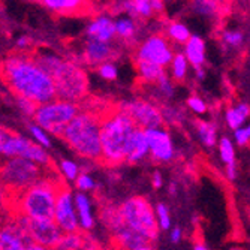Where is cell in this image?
Returning <instances> with one entry per match:
<instances>
[{
	"mask_svg": "<svg viewBox=\"0 0 250 250\" xmlns=\"http://www.w3.org/2000/svg\"><path fill=\"white\" fill-rule=\"evenodd\" d=\"M0 78L15 98L29 99L36 105L56 99L53 78L26 53L11 54L0 62Z\"/></svg>",
	"mask_w": 250,
	"mask_h": 250,
	"instance_id": "1",
	"label": "cell"
},
{
	"mask_svg": "<svg viewBox=\"0 0 250 250\" xmlns=\"http://www.w3.org/2000/svg\"><path fill=\"white\" fill-rule=\"evenodd\" d=\"M33 59L53 78L57 99L78 104L87 96L88 77L81 64L66 60L50 50L36 51Z\"/></svg>",
	"mask_w": 250,
	"mask_h": 250,
	"instance_id": "2",
	"label": "cell"
},
{
	"mask_svg": "<svg viewBox=\"0 0 250 250\" xmlns=\"http://www.w3.org/2000/svg\"><path fill=\"white\" fill-rule=\"evenodd\" d=\"M63 183L54 172L47 174L36 185L12 196L11 214H18L30 220H53L56 198Z\"/></svg>",
	"mask_w": 250,
	"mask_h": 250,
	"instance_id": "3",
	"label": "cell"
},
{
	"mask_svg": "<svg viewBox=\"0 0 250 250\" xmlns=\"http://www.w3.org/2000/svg\"><path fill=\"white\" fill-rule=\"evenodd\" d=\"M133 122L127 114L117 108L101 117V162L108 167H117L125 162L126 147L132 132Z\"/></svg>",
	"mask_w": 250,
	"mask_h": 250,
	"instance_id": "4",
	"label": "cell"
},
{
	"mask_svg": "<svg viewBox=\"0 0 250 250\" xmlns=\"http://www.w3.org/2000/svg\"><path fill=\"white\" fill-rule=\"evenodd\" d=\"M60 138L85 161H101V116L93 111H81L67 123Z\"/></svg>",
	"mask_w": 250,
	"mask_h": 250,
	"instance_id": "5",
	"label": "cell"
},
{
	"mask_svg": "<svg viewBox=\"0 0 250 250\" xmlns=\"http://www.w3.org/2000/svg\"><path fill=\"white\" fill-rule=\"evenodd\" d=\"M122 223L133 232L140 234L148 243H153L159 235V228L154 217V208L144 196H130L119 206Z\"/></svg>",
	"mask_w": 250,
	"mask_h": 250,
	"instance_id": "6",
	"label": "cell"
},
{
	"mask_svg": "<svg viewBox=\"0 0 250 250\" xmlns=\"http://www.w3.org/2000/svg\"><path fill=\"white\" fill-rule=\"evenodd\" d=\"M47 174L50 172L22 157L0 159V180L11 196H15L36 185Z\"/></svg>",
	"mask_w": 250,
	"mask_h": 250,
	"instance_id": "7",
	"label": "cell"
},
{
	"mask_svg": "<svg viewBox=\"0 0 250 250\" xmlns=\"http://www.w3.org/2000/svg\"><path fill=\"white\" fill-rule=\"evenodd\" d=\"M80 112V105L66 102L62 99H53L47 104L36 106L33 114V123L42 127L50 136L54 135L60 138L62 132L77 114Z\"/></svg>",
	"mask_w": 250,
	"mask_h": 250,
	"instance_id": "8",
	"label": "cell"
},
{
	"mask_svg": "<svg viewBox=\"0 0 250 250\" xmlns=\"http://www.w3.org/2000/svg\"><path fill=\"white\" fill-rule=\"evenodd\" d=\"M8 157H22L26 161H30L36 164L38 167L43 168L45 171L53 172V159L48 153V150L42 148L35 141H32L27 136H22L20 133L11 132L6 138L3 148H2V159Z\"/></svg>",
	"mask_w": 250,
	"mask_h": 250,
	"instance_id": "9",
	"label": "cell"
},
{
	"mask_svg": "<svg viewBox=\"0 0 250 250\" xmlns=\"http://www.w3.org/2000/svg\"><path fill=\"white\" fill-rule=\"evenodd\" d=\"M174 53L175 51L172 43L164 36V33H153L140 42L138 48H136L135 60L150 62L167 69L172 60Z\"/></svg>",
	"mask_w": 250,
	"mask_h": 250,
	"instance_id": "10",
	"label": "cell"
},
{
	"mask_svg": "<svg viewBox=\"0 0 250 250\" xmlns=\"http://www.w3.org/2000/svg\"><path fill=\"white\" fill-rule=\"evenodd\" d=\"M119 108L125 114H127V117L133 122L136 127H140L143 130L164 126V117L161 108L150 101L133 99L129 102H123Z\"/></svg>",
	"mask_w": 250,
	"mask_h": 250,
	"instance_id": "11",
	"label": "cell"
},
{
	"mask_svg": "<svg viewBox=\"0 0 250 250\" xmlns=\"http://www.w3.org/2000/svg\"><path fill=\"white\" fill-rule=\"evenodd\" d=\"M53 220L63 234L80 231L75 202H74V190L64 183L60 185L57 192Z\"/></svg>",
	"mask_w": 250,
	"mask_h": 250,
	"instance_id": "12",
	"label": "cell"
},
{
	"mask_svg": "<svg viewBox=\"0 0 250 250\" xmlns=\"http://www.w3.org/2000/svg\"><path fill=\"white\" fill-rule=\"evenodd\" d=\"M14 217L29 234L33 244H39L47 249H54L59 240L62 238L63 232L59 229L54 220H30L18 214H14Z\"/></svg>",
	"mask_w": 250,
	"mask_h": 250,
	"instance_id": "13",
	"label": "cell"
},
{
	"mask_svg": "<svg viewBox=\"0 0 250 250\" xmlns=\"http://www.w3.org/2000/svg\"><path fill=\"white\" fill-rule=\"evenodd\" d=\"M32 238L12 217L0 219V250H30Z\"/></svg>",
	"mask_w": 250,
	"mask_h": 250,
	"instance_id": "14",
	"label": "cell"
},
{
	"mask_svg": "<svg viewBox=\"0 0 250 250\" xmlns=\"http://www.w3.org/2000/svg\"><path fill=\"white\" fill-rule=\"evenodd\" d=\"M146 136L148 144V156L154 162L168 164L172 161L175 150H174L171 133L167 127L161 126L156 129H148L146 130Z\"/></svg>",
	"mask_w": 250,
	"mask_h": 250,
	"instance_id": "15",
	"label": "cell"
},
{
	"mask_svg": "<svg viewBox=\"0 0 250 250\" xmlns=\"http://www.w3.org/2000/svg\"><path fill=\"white\" fill-rule=\"evenodd\" d=\"M119 56V50L114 42H102L85 38L83 43V62L88 66H99L105 62H114Z\"/></svg>",
	"mask_w": 250,
	"mask_h": 250,
	"instance_id": "16",
	"label": "cell"
},
{
	"mask_svg": "<svg viewBox=\"0 0 250 250\" xmlns=\"http://www.w3.org/2000/svg\"><path fill=\"white\" fill-rule=\"evenodd\" d=\"M85 38L96 39L102 42H114V18L109 14H98L88 21L85 27Z\"/></svg>",
	"mask_w": 250,
	"mask_h": 250,
	"instance_id": "17",
	"label": "cell"
},
{
	"mask_svg": "<svg viewBox=\"0 0 250 250\" xmlns=\"http://www.w3.org/2000/svg\"><path fill=\"white\" fill-rule=\"evenodd\" d=\"M74 202H75V211L78 219V226L81 232H88L95 228V211H93V202L88 193L77 192L74 193Z\"/></svg>",
	"mask_w": 250,
	"mask_h": 250,
	"instance_id": "18",
	"label": "cell"
},
{
	"mask_svg": "<svg viewBox=\"0 0 250 250\" xmlns=\"http://www.w3.org/2000/svg\"><path fill=\"white\" fill-rule=\"evenodd\" d=\"M39 2L50 12L62 17L81 15L92 5L88 0H39Z\"/></svg>",
	"mask_w": 250,
	"mask_h": 250,
	"instance_id": "19",
	"label": "cell"
},
{
	"mask_svg": "<svg viewBox=\"0 0 250 250\" xmlns=\"http://www.w3.org/2000/svg\"><path fill=\"white\" fill-rule=\"evenodd\" d=\"M146 157H148V144H147V136L146 130L135 127L132 132L127 147H126V159L125 162L127 164H140Z\"/></svg>",
	"mask_w": 250,
	"mask_h": 250,
	"instance_id": "20",
	"label": "cell"
},
{
	"mask_svg": "<svg viewBox=\"0 0 250 250\" xmlns=\"http://www.w3.org/2000/svg\"><path fill=\"white\" fill-rule=\"evenodd\" d=\"M185 47V57L189 62L190 66L193 67H204L207 60V45L201 36L198 35H190L188 42L183 45Z\"/></svg>",
	"mask_w": 250,
	"mask_h": 250,
	"instance_id": "21",
	"label": "cell"
},
{
	"mask_svg": "<svg viewBox=\"0 0 250 250\" xmlns=\"http://www.w3.org/2000/svg\"><path fill=\"white\" fill-rule=\"evenodd\" d=\"M114 32L116 39L126 43H133L140 35V21L129 15H117L114 18Z\"/></svg>",
	"mask_w": 250,
	"mask_h": 250,
	"instance_id": "22",
	"label": "cell"
},
{
	"mask_svg": "<svg viewBox=\"0 0 250 250\" xmlns=\"http://www.w3.org/2000/svg\"><path fill=\"white\" fill-rule=\"evenodd\" d=\"M112 243H114L116 250H136L138 247L147 244L148 241L143 238L140 234L126 228V226H120L116 232H112Z\"/></svg>",
	"mask_w": 250,
	"mask_h": 250,
	"instance_id": "23",
	"label": "cell"
},
{
	"mask_svg": "<svg viewBox=\"0 0 250 250\" xmlns=\"http://www.w3.org/2000/svg\"><path fill=\"white\" fill-rule=\"evenodd\" d=\"M135 67L136 74L144 84H156L162 77L167 75V69L144 60H135Z\"/></svg>",
	"mask_w": 250,
	"mask_h": 250,
	"instance_id": "24",
	"label": "cell"
},
{
	"mask_svg": "<svg viewBox=\"0 0 250 250\" xmlns=\"http://www.w3.org/2000/svg\"><path fill=\"white\" fill-rule=\"evenodd\" d=\"M190 30L189 27L185 24V22L177 21V20H171L164 26V36L171 42V43H177V45H185L188 42V39L190 38Z\"/></svg>",
	"mask_w": 250,
	"mask_h": 250,
	"instance_id": "25",
	"label": "cell"
},
{
	"mask_svg": "<svg viewBox=\"0 0 250 250\" xmlns=\"http://www.w3.org/2000/svg\"><path fill=\"white\" fill-rule=\"evenodd\" d=\"M249 105L246 102H240L234 106H228L225 111V122L229 129L235 130L241 126H246V122L249 119Z\"/></svg>",
	"mask_w": 250,
	"mask_h": 250,
	"instance_id": "26",
	"label": "cell"
},
{
	"mask_svg": "<svg viewBox=\"0 0 250 250\" xmlns=\"http://www.w3.org/2000/svg\"><path fill=\"white\" fill-rule=\"evenodd\" d=\"M189 67H190V64H189V62L186 60L185 54H183V53H180V51H177V53H174L172 60H171V63L168 64V72H167V75H168L172 81H175V83H183V81L188 78Z\"/></svg>",
	"mask_w": 250,
	"mask_h": 250,
	"instance_id": "27",
	"label": "cell"
},
{
	"mask_svg": "<svg viewBox=\"0 0 250 250\" xmlns=\"http://www.w3.org/2000/svg\"><path fill=\"white\" fill-rule=\"evenodd\" d=\"M190 6L202 18L216 20L222 14V0H190Z\"/></svg>",
	"mask_w": 250,
	"mask_h": 250,
	"instance_id": "28",
	"label": "cell"
},
{
	"mask_svg": "<svg viewBox=\"0 0 250 250\" xmlns=\"http://www.w3.org/2000/svg\"><path fill=\"white\" fill-rule=\"evenodd\" d=\"M88 243V238L84 235V232H69L62 234V238L59 240L56 249L57 250H85Z\"/></svg>",
	"mask_w": 250,
	"mask_h": 250,
	"instance_id": "29",
	"label": "cell"
},
{
	"mask_svg": "<svg viewBox=\"0 0 250 250\" xmlns=\"http://www.w3.org/2000/svg\"><path fill=\"white\" fill-rule=\"evenodd\" d=\"M244 32L237 27H228L225 29L220 35V41L223 47L229 51H240L244 47Z\"/></svg>",
	"mask_w": 250,
	"mask_h": 250,
	"instance_id": "30",
	"label": "cell"
},
{
	"mask_svg": "<svg viewBox=\"0 0 250 250\" xmlns=\"http://www.w3.org/2000/svg\"><path fill=\"white\" fill-rule=\"evenodd\" d=\"M196 132L198 136L202 143V146H206L208 148H213L217 146V127L214 123L211 122H206V120H199L196 123Z\"/></svg>",
	"mask_w": 250,
	"mask_h": 250,
	"instance_id": "31",
	"label": "cell"
},
{
	"mask_svg": "<svg viewBox=\"0 0 250 250\" xmlns=\"http://www.w3.org/2000/svg\"><path fill=\"white\" fill-rule=\"evenodd\" d=\"M101 220L102 223L106 226V228L112 232H116L120 226H123L122 223V217H120V211H119V206H105L101 210Z\"/></svg>",
	"mask_w": 250,
	"mask_h": 250,
	"instance_id": "32",
	"label": "cell"
},
{
	"mask_svg": "<svg viewBox=\"0 0 250 250\" xmlns=\"http://www.w3.org/2000/svg\"><path fill=\"white\" fill-rule=\"evenodd\" d=\"M217 148H219L220 161L225 165L235 164V146H234L232 140H229L228 136H222V138L217 141Z\"/></svg>",
	"mask_w": 250,
	"mask_h": 250,
	"instance_id": "33",
	"label": "cell"
},
{
	"mask_svg": "<svg viewBox=\"0 0 250 250\" xmlns=\"http://www.w3.org/2000/svg\"><path fill=\"white\" fill-rule=\"evenodd\" d=\"M57 171H59L60 177H63V180L69 181V183H74L78 174L81 172L78 164L75 161H71V159H62L59 162Z\"/></svg>",
	"mask_w": 250,
	"mask_h": 250,
	"instance_id": "34",
	"label": "cell"
},
{
	"mask_svg": "<svg viewBox=\"0 0 250 250\" xmlns=\"http://www.w3.org/2000/svg\"><path fill=\"white\" fill-rule=\"evenodd\" d=\"M27 129H29V133H30V140L35 141L38 146H41V147L45 148V150H50V148L53 147L51 136H50L47 132H45L42 127H39V126L35 125V123H30V125L27 126Z\"/></svg>",
	"mask_w": 250,
	"mask_h": 250,
	"instance_id": "35",
	"label": "cell"
},
{
	"mask_svg": "<svg viewBox=\"0 0 250 250\" xmlns=\"http://www.w3.org/2000/svg\"><path fill=\"white\" fill-rule=\"evenodd\" d=\"M154 217H156V223H157L159 229L169 231L171 225H172V219H171V211L167 204H164V202L157 204L154 207Z\"/></svg>",
	"mask_w": 250,
	"mask_h": 250,
	"instance_id": "36",
	"label": "cell"
},
{
	"mask_svg": "<svg viewBox=\"0 0 250 250\" xmlns=\"http://www.w3.org/2000/svg\"><path fill=\"white\" fill-rule=\"evenodd\" d=\"M74 183H75V188L78 189V192H83V193H90L96 189V181L88 172H80Z\"/></svg>",
	"mask_w": 250,
	"mask_h": 250,
	"instance_id": "37",
	"label": "cell"
},
{
	"mask_svg": "<svg viewBox=\"0 0 250 250\" xmlns=\"http://www.w3.org/2000/svg\"><path fill=\"white\" fill-rule=\"evenodd\" d=\"M153 85H154V88H156V92L159 93V96H162V98L169 99V98H172L174 93H175V84H174V81H172L168 75L162 77L161 80H159V81H157L156 84H153Z\"/></svg>",
	"mask_w": 250,
	"mask_h": 250,
	"instance_id": "38",
	"label": "cell"
},
{
	"mask_svg": "<svg viewBox=\"0 0 250 250\" xmlns=\"http://www.w3.org/2000/svg\"><path fill=\"white\" fill-rule=\"evenodd\" d=\"M96 71L99 77L105 81H114L119 77V67L114 62H105L96 66Z\"/></svg>",
	"mask_w": 250,
	"mask_h": 250,
	"instance_id": "39",
	"label": "cell"
},
{
	"mask_svg": "<svg viewBox=\"0 0 250 250\" xmlns=\"http://www.w3.org/2000/svg\"><path fill=\"white\" fill-rule=\"evenodd\" d=\"M11 202L12 196L0 180V219H3L6 214H11Z\"/></svg>",
	"mask_w": 250,
	"mask_h": 250,
	"instance_id": "40",
	"label": "cell"
},
{
	"mask_svg": "<svg viewBox=\"0 0 250 250\" xmlns=\"http://www.w3.org/2000/svg\"><path fill=\"white\" fill-rule=\"evenodd\" d=\"M188 108L193 112V114H196V116L206 114L207 109H208L206 101H204L202 98H199V96H190L188 99Z\"/></svg>",
	"mask_w": 250,
	"mask_h": 250,
	"instance_id": "41",
	"label": "cell"
},
{
	"mask_svg": "<svg viewBox=\"0 0 250 250\" xmlns=\"http://www.w3.org/2000/svg\"><path fill=\"white\" fill-rule=\"evenodd\" d=\"M234 141L238 147H246L250 141V127L241 126L234 130Z\"/></svg>",
	"mask_w": 250,
	"mask_h": 250,
	"instance_id": "42",
	"label": "cell"
},
{
	"mask_svg": "<svg viewBox=\"0 0 250 250\" xmlns=\"http://www.w3.org/2000/svg\"><path fill=\"white\" fill-rule=\"evenodd\" d=\"M15 101H17V106H18V109L22 112L24 116H27V117H33V114H35V111H36V104L35 102H32V101H29V99H24V98H15Z\"/></svg>",
	"mask_w": 250,
	"mask_h": 250,
	"instance_id": "43",
	"label": "cell"
},
{
	"mask_svg": "<svg viewBox=\"0 0 250 250\" xmlns=\"http://www.w3.org/2000/svg\"><path fill=\"white\" fill-rule=\"evenodd\" d=\"M30 47V38L22 35V36H18L17 41H15V48L20 51V53H24L26 50H29Z\"/></svg>",
	"mask_w": 250,
	"mask_h": 250,
	"instance_id": "44",
	"label": "cell"
},
{
	"mask_svg": "<svg viewBox=\"0 0 250 250\" xmlns=\"http://www.w3.org/2000/svg\"><path fill=\"white\" fill-rule=\"evenodd\" d=\"M150 3H151V9L154 15L165 12V0H150Z\"/></svg>",
	"mask_w": 250,
	"mask_h": 250,
	"instance_id": "45",
	"label": "cell"
},
{
	"mask_svg": "<svg viewBox=\"0 0 250 250\" xmlns=\"http://www.w3.org/2000/svg\"><path fill=\"white\" fill-rule=\"evenodd\" d=\"M225 174H226V178L229 181H234L237 180V175H238V168H237V164H232V165H226L225 167Z\"/></svg>",
	"mask_w": 250,
	"mask_h": 250,
	"instance_id": "46",
	"label": "cell"
},
{
	"mask_svg": "<svg viewBox=\"0 0 250 250\" xmlns=\"http://www.w3.org/2000/svg\"><path fill=\"white\" fill-rule=\"evenodd\" d=\"M151 185L154 189H161L164 186V177H162V172L161 171H154L153 175H151Z\"/></svg>",
	"mask_w": 250,
	"mask_h": 250,
	"instance_id": "47",
	"label": "cell"
},
{
	"mask_svg": "<svg viewBox=\"0 0 250 250\" xmlns=\"http://www.w3.org/2000/svg\"><path fill=\"white\" fill-rule=\"evenodd\" d=\"M169 238H171V241L172 243H180L181 241V238H183V231H181L180 228H171L169 229Z\"/></svg>",
	"mask_w": 250,
	"mask_h": 250,
	"instance_id": "48",
	"label": "cell"
},
{
	"mask_svg": "<svg viewBox=\"0 0 250 250\" xmlns=\"http://www.w3.org/2000/svg\"><path fill=\"white\" fill-rule=\"evenodd\" d=\"M11 130L3 127V126H0V159H2V148H3V144L6 141V138L9 136Z\"/></svg>",
	"mask_w": 250,
	"mask_h": 250,
	"instance_id": "49",
	"label": "cell"
},
{
	"mask_svg": "<svg viewBox=\"0 0 250 250\" xmlns=\"http://www.w3.org/2000/svg\"><path fill=\"white\" fill-rule=\"evenodd\" d=\"M195 78L198 81L206 80V69H204V67H195Z\"/></svg>",
	"mask_w": 250,
	"mask_h": 250,
	"instance_id": "50",
	"label": "cell"
},
{
	"mask_svg": "<svg viewBox=\"0 0 250 250\" xmlns=\"http://www.w3.org/2000/svg\"><path fill=\"white\" fill-rule=\"evenodd\" d=\"M85 250H105V249H104L102 246H99L98 243H93V241H90V240H88Z\"/></svg>",
	"mask_w": 250,
	"mask_h": 250,
	"instance_id": "51",
	"label": "cell"
},
{
	"mask_svg": "<svg viewBox=\"0 0 250 250\" xmlns=\"http://www.w3.org/2000/svg\"><path fill=\"white\" fill-rule=\"evenodd\" d=\"M193 250H210V249L207 247V244H206V243H202V241H196V243L193 244Z\"/></svg>",
	"mask_w": 250,
	"mask_h": 250,
	"instance_id": "52",
	"label": "cell"
},
{
	"mask_svg": "<svg viewBox=\"0 0 250 250\" xmlns=\"http://www.w3.org/2000/svg\"><path fill=\"white\" fill-rule=\"evenodd\" d=\"M30 250H50V249L43 247V246H39V244H33V246L30 247Z\"/></svg>",
	"mask_w": 250,
	"mask_h": 250,
	"instance_id": "53",
	"label": "cell"
},
{
	"mask_svg": "<svg viewBox=\"0 0 250 250\" xmlns=\"http://www.w3.org/2000/svg\"><path fill=\"white\" fill-rule=\"evenodd\" d=\"M90 3H102V2H109V0H88Z\"/></svg>",
	"mask_w": 250,
	"mask_h": 250,
	"instance_id": "54",
	"label": "cell"
},
{
	"mask_svg": "<svg viewBox=\"0 0 250 250\" xmlns=\"http://www.w3.org/2000/svg\"><path fill=\"white\" fill-rule=\"evenodd\" d=\"M229 250H244L243 247H240V246H234V247H231Z\"/></svg>",
	"mask_w": 250,
	"mask_h": 250,
	"instance_id": "55",
	"label": "cell"
},
{
	"mask_svg": "<svg viewBox=\"0 0 250 250\" xmlns=\"http://www.w3.org/2000/svg\"><path fill=\"white\" fill-rule=\"evenodd\" d=\"M171 193H175V186H171Z\"/></svg>",
	"mask_w": 250,
	"mask_h": 250,
	"instance_id": "56",
	"label": "cell"
},
{
	"mask_svg": "<svg viewBox=\"0 0 250 250\" xmlns=\"http://www.w3.org/2000/svg\"><path fill=\"white\" fill-rule=\"evenodd\" d=\"M50 250H57V249H56V247H54V249H50Z\"/></svg>",
	"mask_w": 250,
	"mask_h": 250,
	"instance_id": "57",
	"label": "cell"
}]
</instances>
